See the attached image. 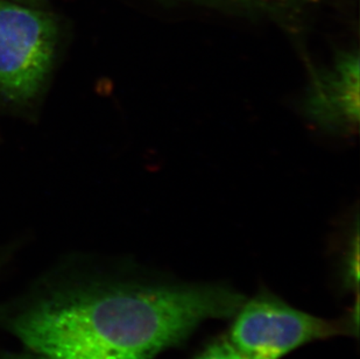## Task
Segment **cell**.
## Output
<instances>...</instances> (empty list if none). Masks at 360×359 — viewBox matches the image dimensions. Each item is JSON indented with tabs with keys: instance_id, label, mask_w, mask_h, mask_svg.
<instances>
[{
	"instance_id": "obj_8",
	"label": "cell",
	"mask_w": 360,
	"mask_h": 359,
	"mask_svg": "<svg viewBox=\"0 0 360 359\" xmlns=\"http://www.w3.org/2000/svg\"><path fill=\"white\" fill-rule=\"evenodd\" d=\"M18 359H48V358H44V357H42V356H39V355H32V356H25V357H21V358H18Z\"/></svg>"
},
{
	"instance_id": "obj_2",
	"label": "cell",
	"mask_w": 360,
	"mask_h": 359,
	"mask_svg": "<svg viewBox=\"0 0 360 359\" xmlns=\"http://www.w3.org/2000/svg\"><path fill=\"white\" fill-rule=\"evenodd\" d=\"M61 42L54 14L0 0V101L31 108L51 77Z\"/></svg>"
},
{
	"instance_id": "obj_5",
	"label": "cell",
	"mask_w": 360,
	"mask_h": 359,
	"mask_svg": "<svg viewBox=\"0 0 360 359\" xmlns=\"http://www.w3.org/2000/svg\"><path fill=\"white\" fill-rule=\"evenodd\" d=\"M200 6L233 11L246 15H262L276 20L294 21L315 7L333 0H180Z\"/></svg>"
},
{
	"instance_id": "obj_1",
	"label": "cell",
	"mask_w": 360,
	"mask_h": 359,
	"mask_svg": "<svg viewBox=\"0 0 360 359\" xmlns=\"http://www.w3.org/2000/svg\"><path fill=\"white\" fill-rule=\"evenodd\" d=\"M243 302L221 286H98L46 298L11 328L44 358L154 359L205 321L235 315Z\"/></svg>"
},
{
	"instance_id": "obj_7",
	"label": "cell",
	"mask_w": 360,
	"mask_h": 359,
	"mask_svg": "<svg viewBox=\"0 0 360 359\" xmlns=\"http://www.w3.org/2000/svg\"><path fill=\"white\" fill-rule=\"evenodd\" d=\"M14 1H20V3H25L26 5H30V6H38V5H41L44 0H14Z\"/></svg>"
},
{
	"instance_id": "obj_6",
	"label": "cell",
	"mask_w": 360,
	"mask_h": 359,
	"mask_svg": "<svg viewBox=\"0 0 360 359\" xmlns=\"http://www.w3.org/2000/svg\"><path fill=\"white\" fill-rule=\"evenodd\" d=\"M196 359H248L229 339H218L207 346Z\"/></svg>"
},
{
	"instance_id": "obj_3",
	"label": "cell",
	"mask_w": 360,
	"mask_h": 359,
	"mask_svg": "<svg viewBox=\"0 0 360 359\" xmlns=\"http://www.w3.org/2000/svg\"><path fill=\"white\" fill-rule=\"evenodd\" d=\"M229 341L248 359H281L300 346L344 334V322L322 319L262 293L243 302Z\"/></svg>"
},
{
	"instance_id": "obj_4",
	"label": "cell",
	"mask_w": 360,
	"mask_h": 359,
	"mask_svg": "<svg viewBox=\"0 0 360 359\" xmlns=\"http://www.w3.org/2000/svg\"><path fill=\"white\" fill-rule=\"evenodd\" d=\"M358 49L337 51L329 65L314 68L303 99V112L324 132L345 136L359 125Z\"/></svg>"
}]
</instances>
